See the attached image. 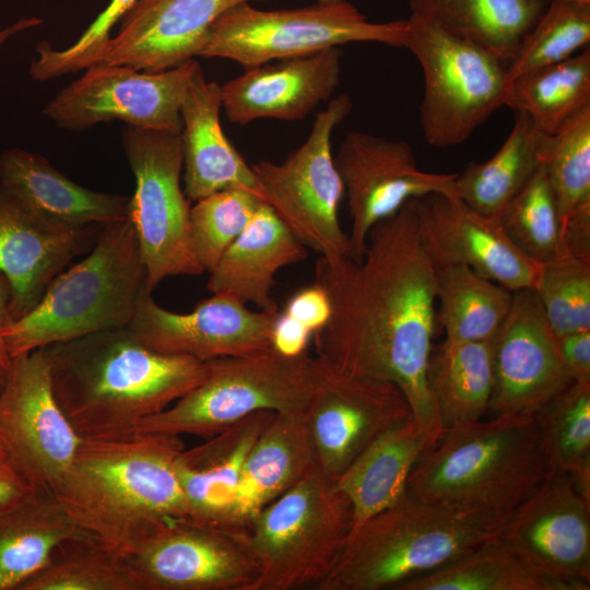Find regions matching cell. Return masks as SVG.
<instances>
[{"instance_id": "ffe728a7", "label": "cell", "mask_w": 590, "mask_h": 590, "mask_svg": "<svg viewBox=\"0 0 590 590\" xmlns=\"http://www.w3.org/2000/svg\"><path fill=\"white\" fill-rule=\"evenodd\" d=\"M494 387L488 411L535 414L573 381L533 288L514 292L493 338Z\"/></svg>"}, {"instance_id": "74e56055", "label": "cell", "mask_w": 590, "mask_h": 590, "mask_svg": "<svg viewBox=\"0 0 590 590\" xmlns=\"http://www.w3.org/2000/svg\"><path fill=\"white\" fill-rule=\"evenodd\" d=\"M535 416L548 470L568 473L590 500V382L573 381Z\"/></svg>"}, {"instance_id": "8d00e7d4", "label": "cell", "mask_w": 590, "mask_h": 590, "mask_svg": "<svg viewBox=\"0 0 590 590\" xmlns=\"http://www.w3.org/2000/svg\"><path fill=\"white\" fill-rule=\"evenodd\" d=\"M526 114L551 135L590 106V49L558 63L521 75L508 85L505 104Z\"/></svg>"}, {"instance_id": "681fc988", "label": "cell", "mask_w": 590, "mask_h": 590, "mask_svg": "<svg viewBox=\"0 0 590 590\" xmlns=\"http://www.w3.org/2000/svg\"><path fill=\"white\" fill-rule=\"evenodd\" d=\"M36 492L0 450V512L20 504Z\"/></svg>"}, {"instance_id": "9c48e42d", "label": "cell", "mask_w": 590, "mask_h": 590, "mask_svg": "<svg viewBox=\"0 0 590 590\" xmlns=\"http://www.w3.org/2000/svg\"><path fill=\"white\" fill-rule=\"evenodd\" d=\"M406 33L408 20L369 22L345 0L283 10L243 2L216 19L198 57L229 59L246 70L349 43L403 48Z\"/></svg>"}, {"instance_id": "277c9868", "label": "cell", "mask_w": 590, "mask_h": 590, "mask_svg": "<svg viewBox=\"0 0 590 590\" xmlns=\"http://www.w3.org/2000/svg\"><path fill=\"white\" fill-rule=\"evenodd\" d=\"M547 472L535 414H502L447 429L415 463L408 494L509 517Z\"/></svg>"}, {"instance_id": "cb8c5ba5", "label": "cell", "mask_w": 590, "mask_h": 590, "mask_svg": "<svg viewBox=\"0 0 590 590\" xmlns=\"http://www.w3.org/2000/svg\"><path fill=\"white\" fill-rule=\"evenodd\" d=\"M101 226L55 227L0 190V271L11 285L8 322L26 315L69 262L93 247Z\"/></svg>"}, {"instance_id": "816d5d0a", "label": "cell", "mask_w": 590, "mask_h": 590, "mask_svg": "<svg viewBox=\"0 0 590 590\" xmlns=\"http://www.w3.org/2000/svg\"><path fill=\"white\" fill-rule=\"evenodd\" d=\"M42 22L43 21L37 17H26L19 20L3 30H0V48L13 35L32 27H36L42 24Z\"/></svg>"}, {"instance_id": "bcb514c9", "label": "cell", "mask_w": 590, "mask_h": 590, "mask_svg": "<svg viewBox=\"0 0 590 590\" xmlns=\"http://www.w3.org/2000/svg\"><path fill=\"white\" fill-rule=\"evenodd\" d=\"M283 311L314 334L327 323L330 304L324 291L314 283L295 293Z\"/></svg>"}, {"instance_id": "1f68e13d", "label": "cell", "mask_w": 590, "mask_h": 590, "mask_svg": "<svg viewBox=\"0 0 590 590\" xmlns=\"http://www.w3.org/2000/svg\"><path fill=\"white\" fill-rule=\"evenodd\" d=\"M411 14L461 36L507 64L547 0H408Z\"/></svg>"}, {"instance_id": "7402d4cb", "label": "cell", "mask_w": 590, "mask_h": 590, "mask_svg": "<svg viewBox=\"0 0 590 590\" xmlns=\"http://www.w3.org/2000/svg\"><path fill=\"white\" fill-rule=\"evenodd\" d=\"M264 0H139L120 21L99 64L158 72L194 57L213 23L243 2Z\"/></svg>"}, {"instance_id": "3957f363", "label": "cell", "mask_w": 590, "mask_h": 590, "mask_svg": "<svg viewBox=\"0 0 590 590\" xmlns=\"http://www.w3.org/2000/svg\"><path fill=\"white\" fill-rule=\"evenodd\" d=\"M180 436L83 438L54 495L85 533L122 556L172 520L188 517L176 460Z\"/></svg>"}, {"instance_id": "9f6ffc18", "label": "cell", "mask_w": 590, "mask_h": 590, "mask_svg": "<svg viewBox=\"0 0 590 590\" xmlns=\"http://www.w3.org/2000/svg\"><path fill=\"white\" fill-rule=\"evenodd\" d=\"M2 380H3V377L0 376V387H1Z\"/></svg>"}, {"instance_id": "484cf974", "label": "cell", "mask_w": 590, "mask_h": 590, "mask_svg": "<svg viewBox=\"0 0 590 590\" xmlns=\"http://www.w3.org/2000/svg\"><path fill=\"white\" fill-rule=\"evenodd\" d=\"M221 109V85L208 81L199 66L180 109L185 194L198 201L217 191L243 189L261 199L251 166L222 130Z\"/></svg>"}, {"instance_id": "6da1fadb", "label": "cell", "mask_w": 590, "mask_h": 590, "mask_svg": "<svg viewBox=\"0 0 590 590\" xmlns=\"http://www.w3.org/2000/svg\"><path fill=\"white\" fill-rule=\"evenodd\" d=\"M314 283L330 304L327 323L312 334L316 356L397 385L434 447L446 433L427 385L436 267L420 236L414 199L373 226L359 261L320 256Z\"/></svg>"}, {"instance_id": "d6a6232c", "label": "cell", "mask_w": 590, "mask_h": 590, "mask_svg": "<svg viewBox=\"0 0 590 590\" xmlns=\"http://www.w3.org/2000/svg\"><path fill=\"white\" fill-rule=\"evenodd\" d=\"M427 385L445 430L481 420L494 387L493 339H445L432 350Z\"/></svg>"}, {"instance_id": "7a4b0ae2", "label": "cell", "mask_w": 590, "mask_h": 590, "mask_svg": "<svg viewBox=\"0 0 590 590\" xmlns=\"http://www.w3.org/2000/svg\"><path fill=\"white\" fill-rule=\"evenodd\" d=\"M54 394L82 438L128 435L197 387L208 363L155 351L128 327L46 346Z\"/></svg>"}, {"instance_id": "db71d44e", "label": "cell", "mask_w": 590, "mask_h": 590, "mask_svg": "<svg viewBox=\"0 0 590 590\" xmlns=\"http://www.w3.org/2000/svg\"><path fill=\"white\" fill-rule=\"evenodd\" d=\"M551 1H552V0H551ZM556 1L588 2V3H590V0H556Z\"/></svg>"}, {"instance_id": "f35d334b", "label": "cell", "mask_w": 590, "mask_h": 590, "mask_svg": "<svg viewBox=\"0 0 590 590\" xmlns=\"http://www.w3.org/2000/svg\"><path fill=\"white\" fill-rule=\"evenodd\" d=\"M542 166L557 203L562 231L590 221V106L547 135Z\"/></svg>"}, {"instance_id": "f6af8a7d", "label": "cell", "mask_w": 590, "mask_h": 590, "mask_svg": "<svg viewBox=\"0 0 590 590\" xmlns=\"http://www.w3.org/2000/svg\"><path fill=\"white\" fill-rule=\"evenodd\" d=\"M139 0H110L106 8L69 47L56 49L48 42L36 47L30 66L33 80L44 82L99 64L110 40V32Z\"/></svg>"}, {"instance_id": "836d02e7", "label": "cell", "mask_w": 590, "mask_h": 590, "mask_svg": "<svg viewBox=\"0 0 590 590\" xmlns=\"http://www.w3.org/2000/svg\"><path fill=\"white\" fill-rule=\"evenodd\" d=\"M512 128L487 161L469 163L457 173V197L480 213L497 217L542 165L547 134L523 113H514Z\"/></svg>"}, {"instance_id": "8fae6325", "label": "cell", "mask_w": 590, "mask_h": 590, "mask_svg": "<svg viewBox=\"0 0 590 590\" xmlns=\"http://www.w3.org/2000/svg\"><path fill=\"white\" fill-rule=\"evenodd\" d=\"M352 108L351 97L339 95L317 114L305 142L283 162L250 165L262 201L305 247L323 257H351L350 238L339 221L344 186L334 164L331 139Z\"/></svg>"}, {"instance_id": "ac0fdd59", "label": "cell", "mask_w": 590, "mask_h": 590, "mask_svg": "<svg viewBox=\"0 0 590 590\" xmlns=\"http://www.w3.org/2000/svg\"><path fill=\"white\" fill-rule=\"evenodd\" d=\"M499 535L536 574L590 589V500L568 473L548 470Z\"/></svg>"}, {"instance_id": "e0dca14e", "label": "cell", "mask_w": 590, "mask_h": 590, "mask_svg": "<svg viewBox=\"0 0 590 590\" xmlns=\"http://www.w3.org/2000/svg\"><path fill=\"white\" fill-rule=\"evenodd\" d=\"M333 160L347 194L351 258L356 261L373 226L409 200L436 192L457 197V174L421 170L412 145L403 140L350 131Z\"/></svg>"}, {"instance_id": "83f0119b", "label": "cell", "mask_w": 590, "mask_h": 590, "mask_svg": "<svg viewBox=\"0 0 590 590\" xmlns=\"http://www.w3.org/2000/svg\"><path fill=\"white\" fill-rule=\"evenodd\" d=\"M315 469L303 413H274L247 456L221 527L245 530L257 514Z\"/></svg>"}, {"instance_id": "2e32d148", "label": "cell", "mask_w": 590, "mask_h": 590, "mask_svg": "<svg viewBox=\"0 0 590 590\" xmlns=\"http://www.w3.org/2000/svg\"><path fill=\"white\" fill-rule=\"evenodd\" d=\"M119 557L137 590H252L258 578L245 530L188 517Z\"/></svg>"}, {"instance_id": "603a6c76", "label": "cell", "mask_w": 590, "mask_h": 590, "mask_svg": "<svg viewBox=\"0 0 590 590\" xmlns=\"http://www.w3.org/2000/svg\"><path fill=\"white\" fill-rule=\"evenodd\" d=\"M342 55L340 47H330L246 69L221 85L222 109L238 125L300 120L339 86Z\"/></svg>"}, {"instance_id": "4316f807", "label": "cell", "mask_w": 590, "mask_h": 590, "mask_svg": "<svg viewBox=\"0 0 590 590\" xmlns=\"http://www.w3.org/2000/svg\"><path fill=\"white\" fill-rule=\"evenodd\" d=\"M307 257L273 209L261 202L253 216L209 272L211 293H227L262 311H279L272 297L275 273Z\"/></svg>"}, {"instance_id": "c3c4849f", "label": "cell", "mask_w": 590, "mask_h": 590, "mask_svg": "<svg viewBox=\"0 0 590 590\" xmlns=\"http://www.w3.org/2000/svg\"><path fill=\"white\" fill-rule=\"evenodd\" d=\"M312 334L284 311H279L272 330V349L286 356L306 352Z\"/></svg>"}, {"instance_id": "44dd1931", "label": "cell", "mask_w": 590, "mask_h": 590, "mask_svg": "<svg viewBox=\"0 0 590 590\" xmlns=\"http://www.w3.org/2000/svg\"><path fill=\"white\" fill-rule=\"evenodd\" d=\"M414 208L435 267L463 264L511 292L534 288L541 264L512 244L497 217L439 192L414 199Z\"/></svg>"}, {"instance_id": "52a82bcc", "label": "cell", "mask_w": 590, "mask_h": 590, "mask_svg": "<svg viewBox=\"0 0 590 590\" xmlns=\"http://www.w3.org/2000/svg\"><path fill=\"white\" fill-rule=\"evenodd\" d=\"M352 531V508L317 468L245 529L258 570L252 590L318 589Z\"/></svg>"}, {"instance_id": "d6986e66", "label": "cell", "mask_w": 590, "mask_h": 590, "mask_svg": "<svg viewBox=\"0 0 590 590\" xmlns=\"http://www.w3.org/2000/svg\"><path fill=\"white\" fill-rule=\"evenodd\" d=\"M145 290L128 327L151 349L208 362L272 349L279 314L255 311L227 293H212L179 314L161 307Z\"/></svg>"}, {"instance_id": "4fadbf2b", "label": "cell", "mask_w": 590, "mask_h": 590, "mask_svg": "<svg viewBox=\"0 0 590 590\" xmlns=\"http://www.w3.org/2000/svg\"><path fill=\"white\" fill-rule=\"evenodd\" d=\"M82 439L54 394L46 347L11 358L0 387V450L16 471L54 494Z\"/></svg>"}, {"instance_id": "4dcf8cb0", "label": "cell", "mask_w": 590, "mask_h": 590, "mask_svg": "<svg viewBox=\"0 0 590 590\" xmlns=\"http://www.w3.org/2000/svg\"><path fill=\"white\" fill-rule=\"evenodd\" d=\"M82 534L51 493L36 492L0 512V590H19L59 543Z\"/></svg>"}, {"instance_id": "60d3db41", "label": "cell", "mask_w": 590, "mask_h": 590, "mask_svg": "<svg viewBox=\"0 0 590 590\" xmlns=\"http://www.w3.org/2000/svg\"><path fill=\"white\" fill-rule=\"evenodd\" d=\"M497 219L512 244L534 262L566 255L557 203L542 165Z\"/></svg>"}, {"instance_id": "f5cc1de1", "label": "cell", "mask_w": 590, "mask_h": 590, "mask_svg": "<svg viewBox=\"0 0 590 590\" xmlns=\"http://www.w3.org/2000/svg\"><path fill=\"white\" fill-rule=\"evenodd\" d=\"M343 0H317V2L319 3H337V2H341Z\"/></svg>"}, {"instance_id": "9a60e30c", "label": "cell", "mask_w": 590, "mask_h": 590, "mask_svg": "<svg viewBox=\"0 0 590 590\" xmlns=\"http://www.w3.org/2000/svg\"><path fill=\"white\" fill-rule=\"evenodd\" d=\"M199 62L190 59L158 71L96 64L62 88L43 109L57 127L84 131L121 120L127 126L180 133L181 105Z\"/></svg>"}, {"instance_id": "d590c367", "label": "cell", "mask_w": 590, "mask_h": 590, "mask_svg": "<svg viewBox=\"0 0 590 590\" xmlns=\"http://www.w3.org/2000/svg\"><path fill=\"white\" fill-rule=\"evenodd\" d=\"M397 590H571L533 571L496 535Z\"/></svg>"}, {"instance_id": "d4e9b609", "label": "cell", "mask_w": 590, "mask_h": 590, "mask_svg": "<svg viewBox=\"0 0 590 590\" xmlns=\"http://www.w3.org/2000/svg\"><path fill=\"white\" fill-rule=\"evenodd\" d=\"M0 190L49 225L78 229L129 216L130 197L82 187L43 155L20 148L0 152Z\"/></svg>"}, {"instance_id": "8992f818", "label": "cell", "mask_w": 590, "mask_h": 590, "mask_svg": "<svg viewBox=\"0 0 590 590\" xmlns=\"http://www.w3.org/2000/svg\"><path fill=\"white\" fill-rule=\"evenodd\" d=\"M145 290L146 269L129 216L102 225L90 253L61 271L26 315L5 324L9 356L126 327Z\"/></svg>"}, {"instance_id": "ab89813d", "label": "cell", "mask_w": 590, "mask_h": 590, "mask_svg": "<svg viewBox=\"0 0 590 590\" xmlns=\"http://www.w3.org/2000/svg\"><path fill=\"white\" fill-rule=\"evenodd\" d=\"M19 590H137L120 557L94 536L69 538Z\"/></svg>"}, {"instance_id": "ba28073f", "label": "cell", "mask_w": 590, "mask_h": 590, "mask_svg": "<svg viewBox=\"0 0 590 590\" xmlns=\"http://www.w3.org/2000/svg\"><path fill=\"white\" fill-rule=\"evenodd\" d=\"M206 363L197 387L134 432L209 438L256 412L303 413L320 368L317 356H286L273 349Z\"/></svg>"}, {"instance_id": "11a10c76", "label": "cell", "mask_w": 590, "mask_h": 590, "mask_svg": "<svg viewBox=\"0 0 590 590\" xmlns=\"http://www.w3.org/2000/svg\"><path fill=\"white\" fill-rule=\"evenodd\" d=\"M0 376L3 377L4 376V371L0 368Z\"/></svg>"}, {"instance_id": "7c38bea8", "label": "cell", "mask_w": 590, "mask_h": 590, "mask_svg": "<svg viewBox=\"0 0 590 590\" xmlns=\"http://www.w3.org/2000/svg\"><path fill=\"white\" fill-rule=\"evenodd\" d=\"M121 141L135 179L129 219L134 227L153 291L163 280L204 272L189 245L190 201L181 188L180 133L127 126Z\"/></svg>"}, {"instance_id": "f1b7e54d", "label": "cell", "mask_w": 590, "mask_h": 590, "mask_svg": "<svg viewBox=\"0 0 590 590\" xmlns=\"http://www.w3.org/2000/svg\"><path fill=\"white\" fill-rule=\"evenodd\" d=\"M274 413L256 412L179 452L176 469L188 518L221 526L236 496L247 456Z\"/></svg>"}, {"instance_id": "7dc6e473", "label": "cell", "mask_w": 590, "mask_h": 590, "mask_svg": "<svg viewBox=\"0 0 590 590\" xmlns=\"http://www.w3.org/2000/svg\"><path fill=\"white\" fill-rule=\"evenodd\" d=\"M560 356L575 381L590 382V330L557 338Z\"/></svg>"}, {"instance_id": "f546056e", "label": "cell", "mask_w": 590, "mask_h": 590, "mask_svg": "<svg viewBox=\"0 0 590 590\" xmlns=\"http://www.w3.org/2000/svg\"><path fill=\"white\" fill-rule=\"evenodd\" d=\"M429 448L426 436L410 418L378 437L350 464L335 485L351 504V533L405 497L410 473Z\"/></svg>"}, {"instance_id": "30bf717a", "label": "cell", "mask_w": 590, "mask_h": 590, "mask_svg": "<svg viewBox=\"0 0 590 590\" xmlns=\"http://www.w3.org/2000/svg\"><path fill=\"white\" fill-rule=\"evenodd\" d=\"M403 48L423 70L420 122L429 145H459L504 106L507 63L481 46L411 14Z\"/></svg>"}, {"instance_id": "b9f144b4", "label": "cell", "mask_w": 590, "mask_h": 590, "mask_svg": "<svg viewBox=\"0 0 590 590\" xmlns=\"http://www.w3.org/2000/svg\"><path fill=\"white\" fill-rule=\"evenodd\" d=\"M590 42V3L552 0L507 64L508 85L532 71L558 63Z\"/></svg>"}, {"instance_id": "ee69618b", "label": "cell", "mask_w": 590, "mask_h": 590, "mask_svg": "<svg viewBox=\"0 0 590 590\" xmlns=\"http://www.w3.org/2000/svg\"><path fill=\"white\" fill-rule=\"evenodd\" d=\"M533 290L557 338L590 330V258L566 253L542 263Z\"/></svg>"}, {"instance_id": "e575fe53", "label": "cell", "mask_w": 590, "mask_h": 590, "mask_svg": "<svg viewBox=\"0 0 590 590\" xmlns=\"http://www.w3.org/2000/svg\"><path fill=\"white\" fill-rule=\"evenodd\" d=\"M512 295L467 266L436 267V318L447 340L493 339L510 310Z\"/></svg>"}, {"instance_id": "5bb4252c", "label": "cell", "mask_w": 590, "mask_h": 590, "mask_svg": "<svg viewBox=\"0 0 590 590\" xmlns=\"http://www.w3.org/2000/svg\"><path fill=\"white\" fill-rule=\"evenodd\" d=\"M318 358L319 375L303 422L316 468L335 482L373 441L413 414L393 382Z\"/></svg>"}, {"instance_id": "7bdbcfd3", "label": "cell", "mask_w": 590, "mask_h": 590, "mask_svg": "<svg viewBox=\"0 0 590 590\" xmlns=\"http://www.w3.org/2000/svg\"><path fill=\"white\" fill-rule=\"evenodd\" d=\"M258 196L227 189L204 197L190 208L189 245L203 271L210 272L245 229L260 203Z\"/></svg>"}, {"instance_id": "f907efd6", "label": "cell", "mask_w": 590, "mask_h": 590, "mask_svg": "<svg viewBox=\"0 0 590 590\" xmlns=\"http://www.w3.org/2000/svg\"><path fill=\"white\" fill-rule=\"evenodd\" d=\"M11 298V285L7 276L0 271V368L5 371L11 358L5 347L3 329L9 321V304Z\"/></svg>"}, {"instance_id": "5b68a950", "label": "cell", "mask_w": 590, "mask_h": 590, "mask_svg": "<svg viewBox=\"0 0 590 590\" xmlns=\"http://www.w3.org/2000/svg\"><path fill=\"white\" fill-rule=\"evenodd\" d=\"M508 518L406 494L350 534L317 590H397L500 534Z\"/></svg>"}]
</instances>
